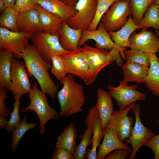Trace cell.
Instances as JSON below:
<instances>
[{"label":"cell","mask_w":159,"mask_h":159,"mask_svg":"<svg viewBox=\"0 0 159 159\" xmlns=\"http://www.w3.org/2000/svg\"><path fill=\"white\" fill-rule=\"evenodd\" d=\"M21 57L29 75L36 79L41 90L52 99L55 98L57 97L58 87L49 74L52 65L43 59L33 44H29L26 46Z\"/></svg>","instance_id":"6da1fadb"},{"label":"cell","mask_w":159,"mask_h":159,"mask_svg":"<svg viewBox=\"0 0 159 159\" xmlns=\"http://www.w3.org/2000/svg\"><path fill=\"white\" fill-rule=\"evenodd\" d=\"M59 82L63 85L57 95L60 107V116L66 118L82 112L85 102L83 86L77 83L71 74Z\"/></svg>","instance_id":"7a4b0ae2"},{"label":"cell","mask_w":159,"mask_h":159,"mask_svg":"<svg viewBox=\"0 0 159 159\" xmlns=\"http://www.w3.org/2000/svg\"><path fill=\"white\" fill-rule=\"evenodd\" d=\"M45 94L39 89L37 82H34L29 93V104L21 110L24 113L33 111L36 113L40 122L39 133L42 135L45 133L47 122L51 120H59L60 117L57 110L49 105Z\"/></svg>","instance_id":"3957f363"},{"label":"cell","mask_w":159,"mask_h":159,"mask_svg":"<svg viewBox=\"0 0 159 159\" xmlns=\"http://www.w3.org/2000/svg\"><path fill=\"white\" fill-rule=\"evenodd\" d=\"M83 47L90 70L96 78L103 68L114 61L119 67H122L123 65L120 50L117 47H114L109 51L85 44Z\"/></svg>","instance_id":"277c9868"},{"label":"cell","mask_w":159,"mask_h":159,"mask_svg":"<svg viewBox=\"0 0 159 159\" xmlns=\"http://www.w3.org/2000/svg\"><path fill=\"white\" fill-rule=\"evenodd\" d=\"M67 74H74L80 78L86 85L96 79L90 71L83 47H78L61 56Z\"/></svg>","instance_id":"5b68a950"},{"label":"cell","mask_w":159,"mask_h":159,"mask_svg":"<svg viewBox=\"0 0 159 159\" xmlns=\"http://www.w3.org/2000/svg\"><path fill=\"white\" fill-rule=\"evenodd\" d=\"M30 39L42 58L50 64H52L53 56H62L69 52L62 47L59 36L57 35L40 32L32 36Z\"/></svg>","instance_id":"8992f818"},{"label":"cell","mask_w":159,"mask_h":159,"mask_svg":"<svg viewBox=\"0 0 159 159\" xmlns=\"http://www.w3.org/2000/svg\"><path fill=\"white\" fill-rule=\"evenodd\" d=\"M132 14L130 0L115 1L102 16V23L108 32L120 29L127 22V17Z\"/></svg>","instance_id":"52a82bcc"},{"label":"cell","mask_w":159,"mask_h":159,"mask_svg":"<svg viewBox=\"0 0 159 159\" xmlns=\"http://www.w3.org/2000/svg\"><path fill=\"white\" fill-rule=\"evenodd\" d=\"M141 107L138 104L132 108L135 116L134 126L132 130L130 137L125 142V143L130 144L132 146V153L129 159H135L138 150L150 138L155 135L152 130L144 126L140 117Z\"/></svg>","instance_id":"ba28073f"},{"label":"cell","mask_w":159,"mask_h":159,"mask_svg":"<svg viewBox=\"0 0 159 159\" xmlns=\"http://www.w3.org/2000/svg\"><path fill=\"white\" fill-rule=\"evenodd\" d=\"M97 6V0H78L74 7L77 12L66 21L73 28L88 30L95 17Z\"/></svg>","instance_id":"9c48e42d"},{"label":"cell","mask_w":159,"mask_h":159,"mask_svg":"<svg viewBox=\"0 0 159 159\" xmlns=\"http://www.w3.org/2000/svg\"><path fill=\"white\" fill-rule=\"evenodd\" d=\"M32 37L26 33L0 27V48L12 53L16 58H21L22 54Z\"/></svg>","instance_id":"30bf717a"},{"label":"cell","mask_w":159,"mask_h":159,"mask_svg":"<svg viewBox=\"0 0 159 159\" xmlns=\"http://www.w3.org/2000/svg\"><path fill=\"white\" fill-rule=\"evenodd\" d=\"M23 62L15 59L12 62L10 74L11 84L9 90L14 95L21 97L29 94L32 86L29 79V74Z\"/></svg>","instance_id":"8fae6325"},{"label":"cell","mask_w":159,"mask_h":159,"mask_svg":"<svg viewBox=\"0 0 159 159\" xmlns=\"http://www.w3.org/2000/svg\"><path fill=\"white\" fill-rule=\"evenodd\" d=\"M138 87L136 85L129 86L128 82L123 80L120 82L117 87L110 85L107 86L108 92L116 101L119 109H124L136 101L145 100V95L138 91Z\"/></svg>","instance_id":"7c38bea8"},{"label":"cell","mask_w":159,"mask_h":159,"mask_svg":"<svg viewBox=\"0 0 159 159\" xmlns=\"http://www.w3.org/2000/svg\"><path fill=\"white\" fill-rule=\"evenodd\" d=\"M135 105L134 102L124 109L114 111L107 127L113 130L119 140L124 143L131 136L134 122L132 117L127 114Z\"/></svg>","instance_id":"4fadbf2b"},{"label":"cell","mask_w":159,"mask_h":159,"mask_svg":"<svg viewBox=\"0 0 159 159\" xmlns=\"http://www.w3.org/2000/svg\"><path fill=\"white\" fill-rule=\"evenodd\" d=\"M139 33L133 32L129 38L130 47L150 54L159 53V38L152 31L142 29Z\"/></svg>","instance_id":"5bb4252c"},{"label":"cell","mask_w":159,"mask_h":159,"mask_svg":"<svg viewBox=\"0 0 159 159\" xmlns=\"http://www.w3.org/2000/svg\"><path fill=\"white\" fill-rule=\"evenodd\" d=\"M85 122L91 124L93 132L92 148L87 150L85 158L97 159L96 150L103 137L104 130L102 128L101 119L95 105L89 109Z\"/></svg>","instance_id":"9a60e30c"},{"label":"cell","mask_w":159,"mask_h":159,"mask_svg":"<svg viewBox=\"0 0 159 159\" xmlns=\"http://www.w3.org/2000/svg\"><path fill=\"white\" fill-rule=\"evenodd\" d=\"M111 35L105 29L103 24L100 22L98 29L95 30H83L82 37L79 42V46L84 45L88 40L92 39L96 42V47L110 51L114 47L119 48L112 40Z\"/></svg>","instance_id":"2e32d148"},{"label":"cell","mask_w":159,"mask_h":159,"mask_svg":"<svg viewBox=\"0 0 159 159\" xmlns=\"http://www.w3.org/2000/svg\"><path fill=\"white\" fill-rule=\"evenodd\" d=\"M17 24L19 32L27 33L32 37L43 32L38 12L34 7L19 13Z\"/></svg>","instance_id":"e0dca14e"},{"label":"cell","mask_w":159,"mask_h":159,"mask_svg":"<svg viewBox=\"0 0 159 159\" xmlns=\"http://www.w3.org/2000/svg\"><path fill=\"white\" fill-rule=\"evenodd\" d=\"M141 28L134 22L130 15L126 23L120 29L116 31L109 32L112 40L119 49L121 56L123 59H126L124 50L130 47V37L135 30Z\"/></svg>","instance_id":"ac0fdd59"},{"label":"cell","mask_w":159,"mask_h":159,"mask_svg":"<svg viewBox=\"0 0 159 159\" xmlns=\"http://www.w3.org/2000/svg\"><path fill=\"white\" fill-rule=\"evenodd\" d=\"M103 139L99 145L97 154V159H105L111 152L120 148L132 150L128 145L121 141L115 132L110 128L107 127L104 130Z\"/></svg>","instance_id":"d6986e66"},{"label":"cell","mask_w":159,"mask_h":159,"mask_svg":"<svg viewBox=\"0 0 159 159\" xmlns=\"http://www.w3.org/2000/svg\"><path fill=\"white\" fill-rule=\"evenodd\" d=\"M82 32V29L72 28L66 21H64L59 30V42L63 48L67 51L76 49L79 47Z\"/></svg>","instance_id":"ffe728a7"},{"label":"cell","mask_w":159,"mask_h":159,"mask_svg":"<svg viewBox=\"0 0 159 159\" xmlns=\"http://www.w3.org/2000/svg\"><path fill=\"white\" fill-rule=\"evenodd\" d=\"M37 11L43 32L59 36V32L64 20L60 16L49 12L37 4Z\"/></svg>","instance_id":"44dd1931"},{"label":"cell","mask_w":159,"mask_h":159,"mask_svg":"<svg viewBox=\"0 0 159 159\" xmlns=\"http://www.w3.org/2000/svg\"><path fill=\"white\" fill-rule=\"evenodd\" d=\"M97 101L95 105L101 119L102 127L104 130L111 118L113 110V104L111 96L102 88L97 90Z\"/></svg>","instance_id":"7402d4cb"},{"label":"cell","mask_w":159,"mask_h":159,"mask_svg":"<svg viewBox=\"0 0 159 159\" xmlns=\"http://www.w3.org/2000/svg\"><path fill=\"white\" fill-rule=\"evenodd\" d=\"M36 2L46 10L60 16L66 21L77 12L74 7L59 0H36Z\"/></svg>","instance_id":"603a6c76"},{"label":"cell","mask_w":159,"mask_h":159,"mask_svg":"<svg viewBox=\"0 0 159 159\" xmlns=\"http://www.w3.org/2000/svg\"><path fill=\"white\" fill-rule=\"evenodd\" d=\"M124 80L126 82H132L144 83L149 67L139 63L126 62L122 67Z\"/></svg>","instance_id":"cb8c5ba5"},{"label":"cell","mask_w":159,"mask_h":159,"mask_svg":"<svg viewBox=\"0 0 159 159\" xmlns=\"http://www.w3.org/2000/svg\"><path fill=\"white\" fill-rule=\"evenodd\" d=\"M12 52L4 49L0 52V87L9 90L11 84V70L13 60L15 59Z\"/></svg>","instance_id":"d4e9b609"},{"label":"cell","mask_w":159,"mask_h":159,"mask_svg":"<svg viewBox=\"0 0 159 159\" xmlns=\"http://www.w3.org/2000/svg\"><path fill=\"white\" fill-rule=\"evenodd\" d=\"M148 72L144 83L156 97H159V59L155 54L150 56Z\"/></svg>","instance_id":"484cf974"},{"label":"cell","mask_w":159,"mask_h":159,"mask_svg":"<svg viewBox=\"0 0 159 159\" xmlns=\"http://www.w3.org/2000/svg\"><path fill=\"white\" fill-rule=\"evenodd\" d=\"M77 136L76 127L73 123H70L58 137L55 148H65L73 155Z\"/></svg>","instance_id":"4316f807"},{"label":"cell","mask_w":159,"mask_h":159,"mask_svg":"<svg viewBox=\"0 0 159 159\" xmlns=\"http://www.w3.org/2000/svg\"><path fill=\"white\" fill-rule=\"evenodd\" d=\"M138 25L142 29L151 27L159 31V6L156 2L148 7Z\"/></svg>","instance_id":"83f0119b"},{"label":"cell","mask_w":159,"mask_h":159,"mask_svg":"<svg viewBox=\"0 0 159 159\" xmlns=\"http://www.w3.org/2000/svg\"><path fill=\"white\" fill-rule=\"evenodd\" d=\"M86 129L84 133L79 136L82 140L80 143L76 146L73 154L74 159H83L88 146H92V137L93 134L91 125L89 123L85 122Z\"/></svg>","instance_id":"f1b7e54d"},{"label":"cell","mask_w":159,"mask_h":159,"mask_svg":"<svg viewBox=\"0 0 159 159\" xmlns=\"http://www.w3.org/2000/svg\"><path fill=\"white\" fill-rule=\"evenodd\" d=\"M26 116V115H24L19 124L13 129L11 132L12 143L11 149L13 153H14L16 151L19 143L26 132L29 130L34 128L38 125V123L37 122H27Z\"/></svg>","instance_id":"f546056e"},{"label":"cell","mask_w":159,"mask_h":159,"mask_svg":"<svg viewBox=\"0 0 159 159\" xmlns=\"http://www.w3.org/2000/svg\"><path fill=\"white\" fill-rule=\"evenodd\" d=\"M18 13L13 7H7L0 16V27L15 32H19L17 26Z\"/></svg>","instance_id":"4dcf8cb0"},{"label":"cell","mask_w":159,"mask_h":159,"mask_svg":"<svg viewBox=\"0 0 159 159\" xmlns=\"http://www.w3.org/2000/svg\"><path fill=\"white\" fill-rule=\"evenodd\" d=\"M156 1L130 0L132 19L136 24H139L148 7Z\"/></svg>","instance_id":"1f68e13d"},{"label":"cell","mask_w":159,"mask_h":159,"mask_svg":"<svg viewBox=\"0 0 159 159\" xmlns=\"http://www.w3.org/2000/svg\"><path fill=\"white\" fill-rule=\"evenodd\" d=\"M123 52L126 62L138 63L148 67L150 66V56L151 54L133 48L125 49Z\"/></svg>","instance_id":"d6a6232c"},{"label":"cell","mask_w":159,"mask_h":159,"mask_svg":"<svg viewBox=\"0 0 159 159\" xmlns=\"http://www.w3.org/2000/svg\"><path fill=\"white\" fill-rule=\"evenodd\" d=\"M122 0H97L96 11L94 19L88 30L97 29L101 19L109 7L116 1Z\"/></svg>","instance_id":"836d02e7"},{"label":"cell","mask_w":159,"mask_h":159,"mask_svg":"<svg viewBox=\"0 0 159 159\" xmlns=\"http://www.w3.org/2000/svg\"><path fill=\"white\" fill-rule=\"evenodd\" d=\"M21 98V97L19 95L14 96L13 110L10 113V117L8 121L7 125L5 128L8 133L11 132L13 129L16 127L22 120L19 114L20 101Z\"/></svg>","instance_id":"e575fe53"},{"label":"cell","mask_w":159,"mask_h":159,"mask_svg":"<svg viewBox=\"0 0 159 159\" xmlns=\"http://www.w3.org/2000/svg\"><path fill=\"white\" fill-rule=\"evenodd\" d=\"M51 73L59 81L68 74L61 56L54 55L52 57Z\"/></svg>","instance_id":"d590c367"},{"label":"cell","mask_w":159,"mask_h":159,"mask_svg":"<svg viewBox=\"0 0 159 159\" xmlns=\"http://www.w3.org/2000/svg\"><path fill=\"white\" fill-rule=\"evenodd\" d=\"M37 4L36 0H16L13 7L19 14L34 7Z\"/></svg>","instance_id":"8d00e7d4"},{"label":"cell","mask_w":159,"mask_h":159,"mask_svg":"<svg viewBox=\"0 0 159 159\" xmlns=\"http://www.w3.org/2000/svg\"><path fill=\"white\" fill-rule=\"evenodd\" d=\"M155 121L159 124L158 120H156ZM144 146H146L152 150L154 153L155 159H159V133L148 140L144 144Z\"/></svg>","instance_id":"74e56055"},{"label":"cell","mask_w":159,"mask_h":159,"mask_svg":"<svg viewBox=\"0 0 159 159\" xmlns=\"http://www.w3.org/2000/svg\"><path fill=\"white\" fill-rule=\"evenodd\" d=\"M7 90L4 87L0 88V116L7 117L9 116V109L4 101L6 98Z\"/></svg>","instance_id":"f35d334b"},{"label":"cell","mask_w":159,"mask_h":159,"mask_svg":"<svg viewBox=\"0 0 159 159\" xmlns=\"http://www.w3.org/2000/svg\"><path fill=\"white\" fill-rule=\"evenodd\" d=\"M132 151L125 149H118L110 153L105 159H125Z\"/></svg>","instance_id":"ab89813d"},{"label":"cell","mask_w":159,"mask_h":159,"mask_svg":"<svg viewBox=\"0 0 159 159\" xmlns=\"http://www.w3.org/2000/svg\"><path fill=\"white\" fill-rule=\"evenodd\" d=\"M52 159H73V155L67 149L63 148H57L54 150Z\"/></svg>","instance_id":"60d3db41"},{"label":"cell","mask_w":159,"mask_h":159,"mask_svg":"<svg viewBox=\"0 0 159 159\" xmlns=\"http://www.w3.org/2000/svg\"><path fill=\"white\" fill-rule=\"evenodd\" d=\"M6 117L0 116V129L1 130L5 128L7 125L8 120Z\"/></svg>","instance_id":"b9f144b4"},{"label":"cell","mask_w":159,"mask_h":159,"mask_svg":"<svg viewBox=\"0 0 159 159\" xmlns=\"http://www.w3.org/2000/svg\"><path fill=\"white\" fill-rule=\"evenodd\" d=\"M70 6L74 7L77 1L76 0H59Z\"/></svg>","instance_id":"7bdbcfd3"},{"label":"cell","mask_w":159,"mask_h":159,"mask_svg":"<svg viewBox=\"0 0 159 159\" xmlns=\"http://www.w3.org/2000/svg\"><path fill=\"white\" fill-rule=\"evenodd\" d=\"M16 0H4L6 6L7 7H13Z\"/></svg>","instance_id":"ee69618b"},{"label":"cell","mask_w":159,"mask_h":159,"mask_svg":"<svg viewBox=\"0 0 159 159\" xmlns=\"http://www.w3.org/2000/svg\"><path fill=\"white\" fill-rule=\"evenodd\" d=\"M6 8L4 0H0V11L1 12Z\"/></svg>","instance_id":"f6af8a7d"},{"label":"cell","mask_w":159,"mask_h":159,"mask_svg":"<svg viewBox=\"0 0 159 159\" xmlns=\"http://www.w3.org/2000/svg\"><path fill=\"white\" fill-rule=\"evenodd\" d=\"M159 6V0H156L155 2Z\"/></svg>","instance_id":"bcb514c9"},{"label":"cell","mask_w":159,"mask_h":159,"mask_svg":"<svg viewBox=\"0 0 159 159\" xmlns=\"http://www.w3.org/2000/svg\"><path fill=\"white\" fill-rule=\"evenodd\" d=\"M155 32H156L157 34L159 36V31L155 30Z\"/></svg>","instance_id":"7dc6e473"},{"label":"cell","mask_w":159,"mask_h":159,"mask_svg":"<svg viewBox=\"0 0 159 159\" xmlns=\"http://www.w3.org/2000/svg\"><path fill=\"white\" fill-rule=\"evenodd\" d=\"M158 54H159V53H158Z\"/></svg>","instance_id":"c3c4849f"}]
</instances>
